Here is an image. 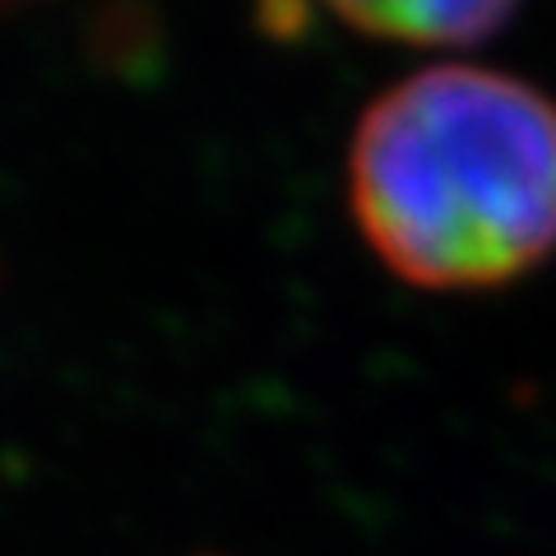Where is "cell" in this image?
Returning <instances> with one entry per match:
<instances>
[{"label": "cell", "instance_id": "7a4b0ae2", "mask_svg": "<svg viewBox=\"0 0 556 556\" xmlns=\"http://www.w3.org/2000/svg\"><path fill=\"white\" fill-rule=\"evenodd\" d=\"M348 28L380 42L413 47H473L515 20V5L501 0H450V5H339Z\"/></svg>", "mask_w": 556, "mask_h": 556}, {"label": "cell", "instance_id": "6da1fadb", "mask_svg": "<svg viewBox=\"0 0 556 556\" xmlns=\"http://www.w3.org/2000/svg\"><path fill=\"white\" fill-rule=\"evenodd\" d=\"M348 195L404 283H510L556 251V102L506 70H417L362 112Z\"/></svg>", "mask_w": 556, "mask_h": 556}]
</instances>
